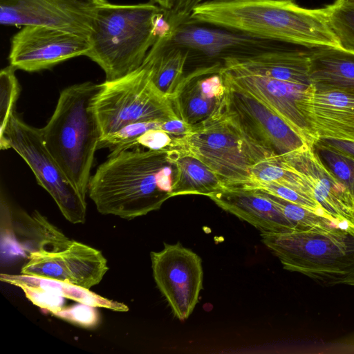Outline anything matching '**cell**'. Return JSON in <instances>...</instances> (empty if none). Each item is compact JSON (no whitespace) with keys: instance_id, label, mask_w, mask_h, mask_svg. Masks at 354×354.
Returning <instances> with one entry per match:
<instances>
[{"instance_id":"30bf717a","label":"cell","mask_w":354,"mask_h":354,"mask_svg":"<svg viewBox=\"0 0 354 354\" xmlns=\"http://www.w3.org/2000/svg\"><path fill=\"white\" fill-rule=\"evenodd\" d=\"M223 75L226 84L223 106L255 144L274 156L286 155L309 145L265 103Z\"/></svg>"},{"instance_id":"277c9868","label":"cell","mask_w":354,"mask_h":354,"mask_svg":"<svg viewBox=\"0 0 354 354\" xmlns=\"http://www.w3.org/2000/svg\"><path fill=\"white\" fill-rule=\"evenodd\" d=\"M101 84L85 82L64 88L45 127L44 144L69 181L86 198L91 171L102 138L93 109Z\"/></svg>"},{"instance_id":"484cf974","label":"cell","mask_w":354,"mask_h":354,"mask_svg":"<svg viewBox=\"0 0 354 354\" xmlns=\"http://www.w3.org/2000/svg\"><path fill=\"white\" fill-rule=\"evenodd\" d=\"M324 8L339 48L354 53V0H335Z\"/></svg>"},{"instance_id":"1f68e13d","label":"cell","mask_w":354,"mask_h":354,"mask_svg":"<svg viewBox=\"0 0 354 354\" xmlns=\"http://www.w3.org/2000/svg\"><path fill=\"white\" fill-rule=\"evenodd\" d=\"M206 0H150L162 8L171 28L189 19L193 10Z\"/></svg>"},{"instance_id":"52a82bcc","label":"cell","mask_w":354,"mask_h":354,"mask_svg":"<svg viewBox=\"0 0 354 354\" xmlns=\"http://www.w3.org/2000/svg\"><path fill=\"white\" fill-rule=\"evenodd\" d=\"M93 109L102 138L129 124L179 118L170 98L156 88L149 71L142 66L122 77L102 83Z\"/></svg>"},{"instance_id":"f546056e","label":"cell","mask_w":354,"mask_h":354,"mask_svg":"<svg viewBox=\"0 0 354 354\" xmlns=\"http://www.w3.org/2000/svg\"><path fill=\"white\" fill-rule=\"evenodd\" d=\"M237 187L276 196L325 216L320 205L315 198L286 186L274 182L252 180Z\"/></svg>"},{"instance_id":"5bb4252c","label":"cell","mask_w":354,"mask_h":354,"mask_svg":"<svg viewBox=\"0 0 354 354\" xmlns=\"http://www.w3.org/2000/svg\"><path fill=\"white\" fill-rule=\"evenodd\" d=\"M279 156L307 181L326 217L339 227L354 228V196L324 165L312 146Z\"/></svg>"},{"instance_id":"8992f818","label":"cell","mask_w":354,"mask_h":354,"mask_svg":"<svg viewBox=\"0 0 354 354\" xmlns=\"http://www.w3.org/2000/svg\"><path fill=\"white\" fill-rule=\"evenodd\" d=\"M171 148L198 158L222 179L225 186H239L249 182L251 167L274 156L247 136L225 110L223 102L209 118L192 125L189 133L174 139Z\"/></svg>"},{"instance_id":"f1b7e54d","label":"cell","mask_w":354,"mask_h":354,"mask_svg":"<svg viewBox=\"0 0 354 354\" xmlns=\"http://www.w3.org/2000/svg\"><path fill=\"white\" fill-rule=\"evenodd\" d=\"M162 122H140L126 125L118 131L102 137L98 149H109L111 153L134 148L138 137L150 129H160Z\"/></svg>"},{"instance_id":"6da1fadb","label":"cell","mask_w":354,"mask_h":354,"mask_svg":"<svg viewBox=\"0 0 354 354\" xmlns=\"http://www.w3.org/2000/svg\"><path fill=\"white\" fill-rule=\"evenodd\" d=\"M176 174L173 150L136 147L111 153L91 176L88 192L97 211L132 219L160 208Z\"/></svg>"},{"instance_id":"44dd1931","label":"cell","mask_w":354,"mask_h":354,"mask_svg":"<svg viewBox=\"0 0 354 354\" xmlns=\"http://www.w3.org/2000/svg\"><path fill=\"white\" fill-rule=\"evenodd\" d=\"M0 279L18 286L22 290L41 292L52 297L69 299L95 308L102 307L122 312L127 311L129 309L124 304L109 300L90 291L89 289L62 281L24 274H1Z\"/></svg>"},{"instance_id":"5b68a950","label":"cell","mask_w":354,"mask_h":354,"mask_svg":"<svg viewBox=\"0 0 354 354\" xmlns=\"http://www.w3.org/2000/svg\"><path fill=\"white\" fill-rule=\"evenodd\" d=\"M261 237L284 269L324 286H354V228L263 232Z\"/></svg>"},{"instance_id":"ffe728a7","label":"cell","mask_w":354,"mask_h":354,"mask_svg":"<svg viewBox=\"0 0 354 354\" xmlns=\"http://www.w3.org/2000/svg\"><path fill=\"white\" fill-rule=\"evenodd\" d=\"M309 75L311 84L354 93V53L335 47L313 49Z\"/></svg>"},{"instance_id":"603a6c76","label":"cell","mask_w":354,"mask_h":354,"mask_svg":"<svg viewBox=\"0 0 354 354\" xmlns=\"http://www.w3.org/2000/svg\"><path fill=\"white\" fill-rule=\"evenodd\" d=\"M187 59L184 49L157 40L142 66L149 71L156 88L171 98L185 74Z\"/></svg>"},{"instance_id":"d4e9b609","label":"cell","mask_w":354,"mask_h":354,"mask_svg":"<svg viewBox=\"0 0 354 354\" xmlns=\"http://www.w3.org/2000/svg\"><path fill=\"white\" fill-rule=\"evenodd\" d=\"M252 180L274 182L315 198L307 181L289 167L279 156H271L254 164L250 169V181Z\"/></svg>"},{"instance_id":"8d00e7d4","label":"cell","mask_w":354,"mask_h":354,"mask_svg":"<svg viewBox=\"0 0 354 354\" xmlns=\"http://www.w3.org/2000/svg\"><path fill=\"white\" fill-rule=\"evenodd\" d=\"M324 142L354 156V142L328 139V138H320Z\"/></svg>"},{"instance_id":"9a60e30c","label":"cell","mask_w":354,"mask_h":354,"mask_svg":"<svg viewBox=\"0 0 354 354\" xmlns=\"http://www.w3.org/2000/svg\"><path fill=\"white\" fill-rule=\"evenodd\" d=\"M298 106L316 140L354 142V93L311 84Z\"/></svg>"},{"instance_id":"3957f363","label":"cell","mask_w":354,"mask_h":354,"mask_svg":"<svg viewBox=\"0 0 354 354\" xmlns=\"http://www.w3.org/2000/svg\"><path fill=\"white\" fill-rule=\"evenodd\" d=\"M171 30L164 10L151 3L130 5L106 2L91 19L90 48L84 56L98 64L105 81L139 68L158 38Z\"/></svg>"},{"instance_id":"83f0119b","label":"cell","mask_w":354,"mask_h":354,"mask_svg":"<svg viewBox=\"0 0 354 354\" xmlns=\"http://www.w3.org/2000/svg\"><path fill=\"white\" fill-rule=\"evenodd\" d=\"M263 193L285 217L294 225L296 230L315 228L330 229L339 227L334 221L319 214L276 196Z\"/></svg>"},{"instance_id":"8fae6325","label":"cell","mask_w":354,"mask_h":354,"mask_svg":"<svg viewBox=\"0 0 354 354\" xmlns=\"http://www.w3.org/2000/svg\"><path fill=\"white\" fill-rule=\"evenodd\" d=\"M155 282L180 320L192 313L203 288V271L201 257L181 243H164L159 252H151Z\"/></svg>"},{"instance_id":"7a4b0ae2","label":"cell","mask_w":354,"mask_h":354,"mask_svg":"<svg viewBox=\"0 0 354 354\" xmlns=\"http://www.w3.org/2000/svg\"><path fill=\"white\" fill-rule=\"evenodd\" d=\"M189 19L313 50L339 48L324 8H305L294 1L206 0Z\"/></svg>"},{"instance_id":"4dcf8cb0","label":"cell","mask_w":354,"mask_h":354,"mask_svg":"<svg viewBox=\"0 0 354 354\" xmlns=\"http://www.w3.org/2000/svg\"><path fill=\"white\" fill-rule=\"evenodd\" d=\"M11 65L0 73V136L3 135L20 93V86Z\"/></svg>"},{"instance_id":"4316f807","label":"cell","mask_w":354,"mask_h":354,"mask_svg":"<svg viewBox=\"0 0 354 354\" xmlns=\"http://www.w3.org/2000/svg\"><path fill=\"white\" fill-rule=\"evenodd\" d=\"M312 147L324 165L354 196V156L320 139L316 140Z\"/></svg>"},{"instance_id":"e575fe53","label":"cell","mask_w":354,"mask_h":354,"mask_svg":"<svg viewBox=\"0 0 354 354\" xmlns=\"http://www.w3.org/2000/svg\"><path fill=\"white\" fill-rule=\"evenodd\" d=\"M173 140L169 134L162 130L150 129L138 138L134 148L141 147L152 150L171 148Z\"/></svg>"},{"instance_id":"4fadbf2b","label":"cell","mask_w":354,"mask_h":354,"mask_svg":"<svg viewBox=\"0 0 354 354\" xmlns=\"http://www.w3.org/2000/svg\"><path fill=\"white\" fill-rule=\"evenodd\" d=\"M21 274L62 281L86 289L98 284L109 268L102 252L73 241L61 251L32 252Z\"/></svg>"},{"instance_id":"2e32d148","label":"cell","mask_w":354,"mask_h":354,"mask_svg":"<svg viewBox=\"0 0 354 354\" xmlns=\"http://www.w3.org/2000/svg\"><path fill=\"white\" fill-rule=\"evenodd\" d=\"M225 75L279 115L310 146L316 140L299 109V102L308 86L277 80L223 65Z\"/></svg>"},{"instance_id":"7c38bea8","label":"cell","mask_w":354,"mask_h":354,"mask_svg":"<svg viewBox=\"0 0 354 354\" xmlns=\"http://www.w3.org/2000/svg\"><path fill=\"white\" fill-rule=\"evenodd\" d=\"M89 48L86 35L51 27L26 26L12 38L10 65L27 72L40 71L85 55Z\"/></svg>"},{"instance_id":"ba28073f","label":"cell","mask_w":354,"mask_h":354,"mask_svg":"<svg viewBox=\"0 0 354 354\" xmlns=\"http://www.w3.org/2000/svg\"><path fill=\"white\" fill-rule=\"evenodd\" d=\"M2 150L14 149L33 172L37 183L53 197L63 216L72 223H83L86 203L46 148L40 129L24 122L14 111L2 136Z\"/></svg>"},{"instance_id":"74e56055","label":"cell","mask_w":354,"mask_h":354,"mask_svg":"<svg viewBox=\"0 0 354 354\" xmlns=\"http://www.w3.org/2000/svg\"><path fill=\"white\" fill-rule=\"evenodd\" d=\"M273 1H294L295 2V0H273Z\"/></svg>"},{"instance_id":"d6a6232c","label":"cell","mask_w":354,"mask_h":354,"mask_svg":"<svg viewBox=\"0 0 354 354\" xmlns=\"http://www.w3.org/2000/svg\"><path fill=\"white\" fill-rule=\"evenodd\" d=\"M46 7L61 9L92 19L95 9L106 0H32Z\"/></svg>"},{"instance_id":"d6986e66","label":"cell","mask_w":354,"mask_h":354,"mask_svg":"<svg viewBox=\"0 0 354 354\" xmlns=\"http://www.w3.org/2000/svg\"><path fill=\"white\" fill-rule=\"evenodd\" d=\"M310 51L293 46L248 57L227 58L223 65L277 80L310 86Z\"/></svg>"},{"instance_id":"d590c367","label":"cell","mask_w":354,"mask_h":354,"mask_svg":"<svg viewBox=\"0 0 354 354\" xmlns=\"http://www.w3.org/2000/svg\"><path fill=\"white\" fill-rule=\"evenodd\" d=\"M160 130L166 132L173 139L180 138L191 132L192 125L188 124L180 118L162 122Z\"/></svg>"},{"instance_id":"ac0fdd59","label":"cell","mask_w":354,"mask_h":354,"mask_svg":"<svg viewBox=\"0 0 354 354\" xmlns=\"http://www.w3.org/2000/svg\"><path fill=\"white\" fill-rule=\"evenodd\" d=\"M208 197L222 209L252 225L261 233L296 230L294 225L262 192L225 186Z\"/></svg>"},{"instance_id":"cb8c5ba5","label":"cell","mask_w":354,"mask_h":354,"mask_svg":"<svg viewBox=\"0 0 354 354\" xmlns=\"http://www.w3.org/2000/svg\"><path fill=\"white\" fill-rule=\"evenodd\" d=\"M9 210L14 218L17 233L28 242H31L35 251H61L68 248L73 241L68 239L37 211L32 215H28L24 211L12 210L10 206Z\"/></svg>"},{"instance_id":"e0dca14e","label":"cell","mask_w":354,"mask_h":354,"mask_svg":"<svg viewBox=\"0 0 354 354\" xmlns=\"http://www.w3.org/2000/svg\"><path fill=\"white\" fill-rule=\"evenodd\" d=\"M222 66L223 64L200 66L185 74L170 98L180 119L194 125L221 108L226 92Z\"/></svg>"},{"instance_id":"7402d4cb","label":"cell","mask_w":354,"mask_h":354,"mask_svg":"<svg viewBox=\"0 0 354 354\" xmlns=\"http://www.w3.org/2000/svg\"><path fill=\"white\" fill-rule=\"evenodd\" d=\"M171 149L176 166L172 197L189 194L208 197L225 187L222 179L198 158L181 149Z\"/></svg>"},{"instance_id":"9c48e42d","label":"cell","mask_w":354,"mask_h":354,"mask_svg":"<svg viewBox=\"0 0 354 354\" xmlns=\"http://www.w3.org/2000/svg\"><path fill=\"white\" fill-rule=\"evenodd\" d=\"M158 40L186 50V65L200 62H203L202 66L223 64L227 58L248 57L293 46L191 19L171 28Z\"/></svg>"},{"instance_id":"836d02e7","label":"cell","mask_w":354,"mask_h":354,"mask_svg":"<svg viewBox=\"0 0 354 354\" xmlns=\"http://www.w3.org/2000/svg\"><path fill=\"white\" fill-rule=\"evenodd\" d=\"M95 307L80 304L68 308H62L54 313L66 320L77 323L83 326H93L97 322Z\"/></svg>"}]
</instances>
